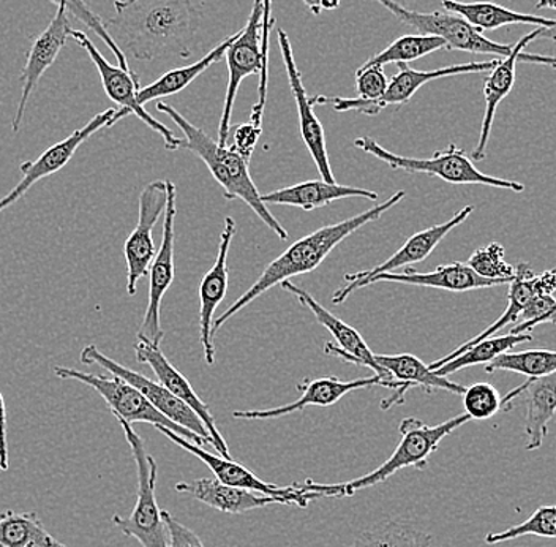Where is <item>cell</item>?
I'll return each instance as SVG.
<instances>
[{
    "mask_svg": "<svg viewBox=\"0 0 556 547\" xmlns=\"http://www.w3.org/2000/svg\"><path fill=\"white\" fill-rule=\"evenodd\" d=\"M108 33L125 55L151 62L194 52L203 12L193 0H116Z\"/></svg>",
    "mask_w": 556,
    "mask_h": 547,
    "instance_id": "cell-1",
    "label": "cell"
},
{
    "mask_svg": "<svg viewBox=\"0 0 556 547\" xmlns=\"http://www.w3.org/2000/svg\"><path fill=\"white\" fill-rule=\"evenodd\" d=\"M406 197L405 190H400L392 195L384 203L377 204L375 208L368 209L363 214L354 215L346 221L326 225L316 229L304 238L295 240L293 246L288 247L280 257H277L273 263L267 264L266 270L260 275L258 281L249 288L235 304L226 312L222 313L217 320H214L212 326V337L222 330L226 322L232 319L236 313L241 312L243 308L260 298L263 293L270 290L283 281H290L294 275L308 274L315 271L323 261L328 258L329 253L343 243L348 236L356 233L357 229L368 225V223L378 221L384 212L399 204Z\"/></svg>",
    "mask_w": 556,
    "mask_h": 547,
    "instance_id": "cell-2",
    "label": "cell"
},
{
    "mask_svg": "<svg viewBox=\"0 0 556 547\" xmlns=\"http://www.w3.org/2000/svg\"><path fill=\"white\" fill-rule=\"evenodd\" d=\"M156 111L166 114L177 127L182 130L184 139L180 149L193 152L200 157L211 172L218 186L224 188L226 200H242L253 212L263 221L264 225L269 226L281 240L288 239L287 229L274 217L267 204H264L263 198L252 176L249 172V162L241 154L228 146H220L214 141L203 128L197 127L187 121L176 108L165 102L156 103Z\"/></svg>",
    "mask_w": 556,
    "mask_h": 547,
    "instance_id": "cell-3",
    "label": "cell"
},
{
    "mask_svg": "<svg viewBox=\"0 0 556 547\" xmlns=\"http://www.w3.org/2000/svg\"><path fill=\"white\" fill-rule=\"evenodd\" d=\"M468 421H471V418L467 413L458 414V417L451 418L437 426H429L417 418H405L400 423L399 432L402 438H400L397 448L392 452L391 458L381 463L374 472L356 480L346 481V483L318 484L307 480L305 483L298 484V487L305 493L316 494L318 498L351 497L359 490L370 489L377 484L384 483L400 470L409 469V467H415L417 470L426 469L430 456L437 451L441 442L458 427L465 426Z\"/></svg>",
    "mask_w": 556,
    "mask_h": 547,
    "instance_id": "cell-4",
    "label": "cell"
},
{
    "mask_svg": "<svg viewBox=\"0 0 556 547\" xmlns=\"http://www.w3.org/2000/svg\"><path fill=\"white\" fill-rule=\"evenodd\" d=\"M125 434V440L131 449L135 465H137L138 494L137 504L128 518L116 514L113 524L125 536L137 539L142 547H169L168 531L163 521V511L156 504V463L155 459L146 451L144 442L135 432L131 424L117 420Z\"/></svg>",
    "mask_w": 556,
    "mask_h": 547,
    "instance_id": "cell-5",
    "label": "cell"
},
{
    "mask_svg": "<svg viewBox=\"0 0 556 547\" xmlns=\"http://www.w3.org/2000/svg\"><path fill=\"white\" fill-rule=\"evenodd\" d=\"M354 146L367 154L377 157L392 170H405L409 173H426L430 176L440 177L444 183L454 184V186H486L504 188V190L521 194L525 186L517 181L503 179V177L489 176V174L479 172L472 163L471 157H468L464 149L450 145L444 151L434 152L430 159H413V157H403L392 154L388 149L378 145L375 139L363 137L354 141Z\"/></svg>",
    "mask_w": 556,
    "mask_h": 547,
    "instance_id": "cell-6",
    "label": "cell"
},
{
    "mask_svg": "<svg viewBox=\"0 0 556 547\" xmlns=\"http://www.w3.org/2000/svg\"><path fill=\"white\" fill-rule=\"evenodd\" d=\"M280 285L281 290L293 295L304 308L311 310L315 319L318 320L319 325L325 326L336 337L337 344L328 343L325 345L326 355L371 369L375 375L381 376L382 380L391 383L394 394L382 400L381 410H391L405 402L406 393L403 383L394 380V376L378 364L377 360H375V355L371 353L370 348L365 344L364 337L353 326L346 325L345 322L337 319L325 306L319 304L311 293L305 291L299 285H294L293 282L283 281Z\"/></svg>",
    "mask_w": 556,
    "mask_h": 547,
    "instance_id": "cell-7",
    "label": "cell"
},
{
    "mask_svg": "<svg viewBox=\"0 0 556 547\" xmlns=\"http://www.w3.org/2000/svg\"><path fill=\"white\" fill-rule=\"evenodd\" d=\"M498 64V59H490L484 62H468V64L450 65V67L437 70H416L408 67V64H397L399 73H395L389 79L388 89L384 96L377 102H367V100L357 99V97H311L313 107L315 104H330L337 113H346V111H357L365 116H377L388 107H402L416 96L420 87L429 85L430 82L441 78H450V76L469 75V73H484L493 70Z\"/></svg>",
    "mask_w": 556,
    "mask_h": 547,
    "instance_id": "cell-8",
    "label": "cell"
},
{
    "mask_svg": "<svg viewBox=\"0 0 556 547\" xmlns=\"http://www.w3.org/2000/svg\"><path fill=\"white\" fill-rule=\"evenodd\" d=\"M54 374L62 380H75V382L83 383L99 393L116 420H124L128 424L148 423L154 427H166L186 440L200 446L206 445L189 428L177 426L165 414L160 413L137 388H134L130 383L124 382L119 376L108 378V376L87 374L78 369L62 368V365L54 368Z\"/></svg>",
    "mask_w": 556,
    "mask_h": 547,
    "instance_id": "cell-9",
    "label": "cell"
},
{
    "mask_svg": "<svg viewBox=\"0 0 556 547\" xmlns=\"http://www.w3.org/2000/svg\"><path fill=\"white\" fill-rule=\"evenodd\" d=\"M382 9L397 17L400 23L413 27L422 35H434L446 41V50L471 52V54L509 58L516 45H502L486 38L482 30L450 12L419 13L400 5L395 0H377Z\"/></svg>",
    "mask_w": 556,
    "mask_h": 547,
    "instance_id": "cell-10",
    "label": "cell"
},
{
    "mask_svg": "<svg viewBox=\"0 0 556 547\" xmlns=\"http://www.w3.org/2000/svg\"><path fill=\"white\" fill-rule=\"evenodd\" d=\"M70 38H73V40L89 54L90 61L96 65L100 79H102L104 92L110 97V100H113V102L117 104V113L114 114L113 121H111V127L124 120V117L134 114V116L144 122L151 130H154L155 134H159L160 137L163 138L165 148L168 149V151L180 149L182 139L177 138L172 128L156 121L155 117H152V114H149L148 111L144 110V107L138 103L137 96L139 89H141V86H139L141 83H139L137 73L125 72L119 65H111L110 62L100 54V51L97 50L92 40H90L85 33H81V30H70Z\"/></svg>",
    "mask_w": 556,
    "mask_h": 547,
    "instance_id": "cell-11",
    "label": "cell"
},
{
    "mask_svg": "<svg viewBox=\"0 0 556 547\" xmlns=\"http://www.w3.org/2000/svg\"><path fill=\"white\" fill-rule=\"evenodd\" d=\"M79 360H81L85 365H99V368L104 369L108 374L119 376L124 382L130 383V385L137 388L160 413L165 414L169 421H173L177 426L189 428V431L198 435L204 444L212 445L211 435H208L207 428L204 426L203 421L200 420V417H198L187 403H184L182 400L173 396L165 386L146 378L144 375L138 374V372L131 371V369L124 368L119 362L111 360L110 357L103 355L102 351L97 348V345L93 344L83 348Z\"/></svg>",
    "mask_w": 556,
    "mask_h": 547,
    "instance_id": "cell-12",
    "label": "cell"
},
{
    "mask_svg": "<svg viewBox=\"0 0 556 547\" xmlns=\"http://www.w3.org/2000/svg\"><path fill=\"white\" fill-rule=\"evenodd\" d=\"M166 194H168V200H166L165 221H163L162 244L149 268L148 308L137 336L159 347L165 337V331L160 323V310H162L163 298L174 281V239H176L174 223L177 215V190L173 181H166Z\"/></svg>",
    "mask_w": 556,
    "mask_h": 547,
    "instance_id": "cell-13",
    "label": "cell"
},
{
    "mask_svg": "<svg viewBox=\"0 0 556 547\" xmlns=\"http://www.w3.org/2000/svg\"><path fill=\"white\" fill-rule=\"evenodd\" d=\"M261 26H263V0H255L247 26L239 30L238 38L225 52L226 64H228V86H226L220 127H218V145L220 146H228L232 108H235L239 86L247 76L261 75L263 72Z\"/></svg>",
    "mask_w": 556,
    "mask_h": 547,
    "instance_id": "cell-14",
    "label": "cell"
},
{
    "mask_svg": "<svg viewBox=\"0 0 556 547\" xmlns=\"http://www.w3.org/2000/svg\"><path fill=\"white\" fill-rule=\"evenodd\" d=\"M166 200V181L148 184L139 195L138 223L124 244L127 291L130 296L137 295L138 282L149 275V268L156 256L152 232L160 215L165 212Z\"/></svg>",
    "mask_w": 556,
    "mask_h": 547,
    "instance_id": "cell-15",
    "label": "cell"
},
{
    "mask_svg": "<svg viewBox=\"0 0 556 547\" xmlns=\"http://www.w3.org/2000/svg\"><path fill=\"white\" fill-rule=\"evenodd\" d=\"M472 211H475V206H465L451 221L430 226V228L422 229V232L413 235L412 238L400 247L394 256L389 257L388 260L382 261L378 266L361 271V273L346 274V285L333 293L332 304H343L348 296L353 295L359 288L367 287L368 281L374 278L375 275L394 273L400 268H408L409 264L420 263V261L426 260L440 246L441 240L450 235L452 229L457 228L458 225L467 221Z\"/></svg>",
    "mask_w": 556,
    "mask_h": 547,
    "instance_id": "cell-16",
    "label": "cell"
},
{
    "mask_svg": "<svg viewBox=\"0 0 556 547\" xmlns=\"http://www.w3.org/2000/svg\"><path fill=\"white\" fill-rule=\"evenodd\" d=\"M116 113L117 108H108L106 111L97 114V116L87 122L85 127L78 128V130L68 135L67 138L52 145L34 162L21 163V181L5 197L0 198V212L5 211L7 208L21 200L38 181L47 179V177L61 172L64 166H67V163L76 154L83 142L87 141L97 132L102 130V128L111 127V121H113Z\"/></svg>",
    "mask_w": 556,
    "mask_h": 547,
    "instance_id": "cell-17",
    "label": "cell"
},
{
    "mask_svg": "<svg viewBox=\"0 0 556 547\" xmlns=\"http://www.w3.org/2000/svg\"><path fill=\"white\" fill-rule=\"evenodd\" d=\"M541 27L533 33L523 35L516 43V50L509 58L498 59V64L490 70L489 76L484 83L485 111L482 120L481 135H479L478 145L472 151L471 160L481 162L485 159L486 146H489L490 134H492L493 121H495L496 110L500 103L509 96L510 90L516 85V65L519 62H530V64L545 65V67L556 69V55L530 54L525 52V47L539 38Z\"/></svg>",
    "mask_w": 556,
    "mask_h": 547,
    "instance_id": "cell-18",
    "label": "cell"
},
{
    "mask_svg": "<svg viewBox=\"0 0 556 547\" xmlns=\"http://www.w3.org/2000/svg\"><path fill=\"white\" fill-rule=\"evenodd\" d=\"M556 291V268L554 270L544 271L541 274H534L531 270L530 264L519 263L516 268V274H514L513 281L509 282V291H507V308L504 310L503 315L500 316L496 322L482 331L478 336L472 337L471 340L455 348L452 353L447 357L441 358V360L432 362L429 365L430 371H437L441 365L446 364L451 360H454L458 355L464 353L468 350L471 345L481 343V340L489 339L493 334L498 333L504 326L516 323L519 320L525 309L539 298V296L554 295Z\"/></svg>",
    "mask_w": 556,
    "mask_h": 547,
    "instance_id": "cell-19",
    "label": "cell"
},
{
    "mask_svg": "<svg viewBox=\"0 0 556 547\" xmlns=\"http://www.w3.org/2000/svg\"><path fill=\"white\" fill-rule=\"evenodd\" d=\"M277 38L285 70H287L288 83H290L291 92H293L295 104H298L299 128H301V137L304 139L305 148L311 152L321 179L326 181V183H336L332 170H330L325 128H323L321 122L316 117L311 96H308L304 83H302V75L294 61L290 37L280 27V29H277Z\"/></svg>",
    "mask_w": 556,
    "mask_h": 547,
    "instance_id": "cell-20",
    "label": "cell"
},
{
    "mask_svg": "<svg viewBox=\"0 0 556 547\" xmlns=\"http://www.w3.org/2000/svg\"><path fill=\"white\" fill-rule=\"evenodd\" d=\"M135 355H137L138 362L149 365L154 372L160 385L165 386L173 396L182 400L184 403L190 407L194 413L200 417L206 426L208 435H211L212 446L215 451L225 459H231L228 445H226L224 435L218 431L217 423L212 417L211 409L206 403L201 400V397L194 393L193 386L190 385L189 380L186 378L176 368L168 361V358L160 350L159 345L149 343V340L138 337L135 344Z\"/></svg>",
    "mask_w": 556,
    "mask_h": 547,
    "instance_id": "cell-21",
    "label": "cell"
},
{
    "mask_svg": "<svg viewBox=\"0 0 556 547\" xmlns=\"http://www.w3.org/2000/svg\"><path fill=\"white\" fill-rule=\"evenodd\" d=\"M70 30H72V26H70L67 10L58 7V12H55L51 23L48 24L43 33L35 38L33 47L27 52L26 64H24L20 78V102H17V110L12 122V130L15 134L20 132L21 124H23L27 103H29L35 87L40 83L41 76L47 73V70L52 67L59 52L67 43Z\"/></svg>",
    "mask_w": 556,
    "mask_h": 547,
    "instance_id": "cell-22",
    "label": "cell"
},
{
    "mask_svg": "<svg viewBox=\"0 0 556 547\" xmlns=\"http://www.w3.org/2000/svg\"><path fill=\"white\" fill-rule=\"evenodd\" d=\"M160 432H162L165 437H168L173 444L180 446V448L186 449V451L191 452V455L197 456L198 459H201L211 472L214 473L215 478L220 481V483L226 484V486L232 487H241V489H250V490H258V493L269 494V496H278V497H293L295 501H298V507L305 508L308 505V501L316 500L318 496L313 493H305L301 487H298V484H293V486H276V484L266 483V481L260 480L255 473L250 472L247 467H243L242 463L231 461V459L222 458L220 455L215 456L211 455V452L204 451L200 445L193 444V442L186 440V438L177 435L176 432L169 431V428L156 426Z\"/></svg>",
    "mask_w": 556,
    "mask_h": 547,
    "instance_id": "cell-23",
    "label": "cell"
},
{
    "mask_svg": "<svg viewBox=\"0 0 556 547\" xmlns=\"http://www.w3.org/2000/svg\"><path fill=\"white\" fill-rule=\"evenodd\" d=\"M371 386H382V388H392L391 383L382 380L381 376L374 375L367 378L351 380V382H343V380L336 378V376H326V378L304 380L298 386L302 396L294 402L287 403V406L276 407L269 410H236L232 418L236 420H276V418L288 417L295 411L307 409V407H330L336 406L342 397L346 394L356 391V389H367Z\"/></svg>",
    "mask_w": 556,
    "mask_h": 547,
    "instance_id": "cell-24",
    "label": "cell"
},
{
    "mask_svg": "<svg viewBox=\"0 0 556 547\" xmlns=\"http://www.w3.org/2000/svg\"><path fill=\"white\" fill-rule=\"evenodd\" d=\"M176 490L225 514L250 513V511L260 510L269 505H295L298 507V501L293 497L269 496V494L258 493V490L226 486L217 478L184 481V483L176 484Z\"/></svg>",
    "mask_w": 556,
    "mask_h": 547,
    "instance_id": "cell-25",
    "label": "cell"
},
{
    "mask_svg": "<svg viewBox=\"0 0 556 547\" xmlns=\"http://www.w3.org/2000/svg\"><path fill=\"white\" fill-rule=\"evenodd\" d=\"M235 233V219L226 217L220 246H218L217 260L200 284V340L203 345L204 360L208 365L215 362L212 326H214L215 310L224 302L226 291H228V253L231 249Z\"/></svg>",
    "mask_w": 556,
    "mask_h": 547,
    "instance_id": "cell-26",
    "label": "cell"
},
{
    "mask_svg": "<svg viewBox=\"0 0 556 547\" xmlns=\"http://www.w3.org/2000/svg\"><path fill=\"white\" fill-rule=\"evenodd\" d=\"M527 393V414H525V437L527 451H534L544 445L548 435V424L556 414V372L542 378L527 380L519 388L502 397V410L513 409V402Z\"/></svg>",
    "mask_w": 556,
    "mask_h": 547,
    "instance_id": "cell-27",
    "label": "cell"
},
{
    "mask_svg": "<svg viewBox=\"0 0 556 547\" xmlns=\"http://www.w3.org/2000/svg\"><path fill=\"white\" fill-rule=\"evenodd\" d=\"M380 282H395V284L416 285V287L438 288L452 293H467L484 290V288L498 287L506 282L489 281L476 274L468 264L451 263L438 266L432 273H417V271L405 270L403 273H386L375 275L368 281L367 287Z\"/></svg>",
    "mask_w": 556,
    "mask_h": 547,
    "instance_id": "cell-28",
    "label": "cell"
},
{
    "mask_svg": "<svg viewBox=\"0 0 556 547\" xmlns=\"http://www.w3.org/2000/svg\"><path fill=\"white\" fill-rule=\"evenodd\" d=\"M261 198H263L264 204L294 206L304 211H313V209L325 208V206L343 200V198H365V200L375 201L378 194L365 190V188L340 186L337 183L318 179L278 188L270 194L261 195Z\"/></svg>",
    "mask_w": 556,
    "mask_h": 547,
    "instance_id": "cell-29",
    "label": "cell"
},
{
    "mask_svg": "<svg viewBox=\"0 0 556 547\" xmlns=\"http://www.w3.org/2000/svg\"><path fill=\"white\" fill-rule=\"evenodd\" d=\"M441 5L446 12L464 17L476 29L496 30L513 24H533L542 29H552L556 26V20L530 15V13L514 12L506 7L492 2H457V0H441Z\"/></svg>",
    "mask_w": 556,
    "mask_h": 547,
    "instance_id": "cell-30",
    "label": "cell"
},
{
    "mask_svg": "<svg viewBox=\"0 0 556 547\" xmlns=\"http://www.w3.org/2000/svg\"><path fill=\"white\" fill-rule=\"evenodd\" d=\"M375 360L384 371L394 376V380L403 383L405 393L419 386V388L426 389L427 393L441 389V391L462 396L465 388H467V386L451 382L447 376L434 374L433 371H430L429 365L424 364L415 355H375Z\"/></svg>",
    "mask_w": 556,
    "mask_h": 547,
    "instance_id": "cell-31",
    "label": "cell"
},
{
    "mask_svg": "<svg viewBox=\"0 0 556 547\" xmlns=\"http://www.w3.org/2000/svg\"><path fill=\"white\" fill-rule=\"evenodd\" d=\"M238 35L239 33L226 38L218 47H215L214 50L204 55L203 59H200V61L194 62V64L169 70V72L160 76L152 85L141 87L137 96L138 103L144 107L146 103L154 102V100L162 99V97L174 96V94H179L180 90L189 87L198 76L203 75L215 62L222 61L225 58L226 50L231 47L232 41L238 38Z\"/></svg>",
    "mask_w": 556,
    "mask_h": 547,
    "instance_id": "cell-32",
    "label": "cell"
},
{
    "mask_svg": "<svg viewBox=\"0 0 556 547\" xmlns=\"http://www.w3.org/2000/svg\"><path fill=\"white\" fill-rule=\"evenodd\" d=\"M67 547L45 529L35 513L7 511L0 515V547Z\"/></svg>",
    "mask_w": 556,
    "mask_h": 547,
    "instance_id": "cell-33",
    "label": "cell"
},
{
    "mask_svg": "<svg viewBox=\"0 0 556 547\" xmlns=\"http://www.w3.org/2000/svg\"><path fill=\"white\" fill-rule=\"evenodd\" d=\"M525 343H533L531 333H510L500 337L492 336L489 339L481 340V343L471 345L464 353L458 355L454 360L446 362V364L441 365L440 369L433 372L440 376H447L462 371V369L472 368V365H486L495 360V358H498L500 355L506 353V351L513 350L517 345Z\"/></svg>",
    "mask_w": 556,
    "mask_h": 547,
    "instance_id": "cell-34",
    "label": "cell"
},
{
    "mask_svg": "<svg viewBox=\"0 0 556 547\" xmlns=\"http://www.w3.org/2000/svg\"><path fill=\"white\" fill-rule=\"evenodd\" d=\"M506 371L527 376L528 380L542 378L555 374L556 351L527 350L506 351L485 365L486 374Z\"/></svg>",
    "mask_w": 556,
    "mask_h": 547,
    "instance_id": "cell-35",
    "label": "cell"
},
{
    "mask_svg": "<svg viewBox=\"0 0 556 547\" xmlns=\"http://www.w3.org/2000/svg\"><path fill=\"white\" fill-rule=\"evenodd\" d=\"M446 48V41L434 35H403L397 40L378 52L374 58L368 59L364 65H377L384 67L388 64H408L417 59L426 58L434 51Z\"/></svg>",
    "mask_w": 556,
    "mask_h": 547,
    "instance_id": "cell-36",
    "label": "cell"
},
{
    "mask_svg": "<svg viewBox=\"0 0 556 547\" xmlns=\"http://www.w3.org/2000/svg\"><path fill=\"white\" fill-rule=\"evenodd\" d=\"M433 536L406 522L389 521L364 532L350 547H430Z\"/></svg>",
    "mask_w": 556,
    "mask_h": 547,
    "instance_id": "cell-37",
    "label": "cell"
},
{
    "mask_svg": "<svg viewBox=\"0 0 556 547\" xmlns=\"http://www.w3.org/2000/svg\"><path fill=\"white\" fill-rule=\"evenodd\" d=\"M539 536V538L556 539V505L539 507L527 521L513 525L506 531L489 533L485 536L486 545L513 542L521 536Z\"/></svg>",
    "mask_w": 556,
    "mask_h": 547,
    "instance_id": "cell-38",
    "label": "cell"
},
{
    "mask_svg": "<svg viewBox=\"0 0 556 547\" xmlns=\"http://www.w3.org/2000/svg\"><path fill=\"white\" fill-rule=\"evenodd\" d=\"M50 2L55 3L58 7H62V9L67 10L70 15L75 16L79 23L85 24L87 29L92 30L93 34L99 35L100 38L104 41L110 51L113 52L114 58H116L117 65L121 69H124L125 72H131L130 65H128L127 55L121 51V48L117 47L116 41L111 38L110 33H108L106 26H104V21L102 17L97 15L92 9L85 2V0H50Z\"/></svg>",
    "mask_w": 556,
    "mask_h": 547,
    "instance_id": "cell-39",
    "label": "cell"
},
{
    "mask_svg": "<svg viewBox=\"0 0 556 547\" xmlns=\"http://www.w3.org/2000/svg\"><path fill=\"white\" fill-rule=\"evenodd\" d=\"M468 266L481 277L489 281H503L506 284H509L516 274V268L504 260V247L498 243H492L476 250L469 257Z\"/></svg>",
    "mask_w": 556,
    "mask_h": 547,
    "instance_id": "cell-40",
    "label": "cell"
},
{
    "mask_svg": "<svg viewBox=\"0 0 556 547\" xmlns=\"http://www.w3.org/2000/svg\"><path fill=\"white\" fill-rule=\"evenodd\" d=\"M462 397H464L465 413L471 420H490L502 410V396H500L498 389L490 383H475L465 388Z\"/></svg>",
    "mask_w": 556,
    "mask_h": 547,
    "instance_id": "cell-41",
    "label": "cell"
},
{
    "mask_svg": "<svg viewBox=\"0 0 556 547\" xmlns=\"http://www.w3.org/2000/svg\"><path fill=\"white\" fill-rule=\"evenodd\" d=\"M276 17L273 16V0H263V26H261V58H263V72L260 75L258 102L253 104L250 122L261 127L264 108L267 99V67H269V40Z\"/></svg>",
    "mask_w": 556,
    "mask_h": 547,
    "instance_id": "cell-42",
    "label": "cell"
},
{
    "mask_svg": "<svg viewBox=\"0 0 556 547\" xmlns=\"http://www.w3.org/2000/svg\"><path fill=\"white\" fill-rule=\"evenodd\" d=\"M389 79L377 65H363L356 72L357 99L377 102L384 96Z\"/></svg>",
    "mask_w": 556,
    "mask_h": 547,
    "instance_id": "cell-43",
    "label": "cell"
},
{
    "mask_svg": "<svg viewBox=\"0 0 556 547\" xmlns=\"http://www.w3.org/2000/svg\"><path fill=\"white\" fill-rule=\"evenodd\" d=\"M261 132H263V127H258L252 122H245V124H239L236 127L231 125V130H229V135H232L231 148L249 163L252 160L256 145H258Z\"/></svg>",
    "mask_w": 556,
    "mask_h": 547,
    "instance_id": "cell-44",
    "label": "cell"
},
{
    "mask_svg": "<svg viewBox=\"0 0 556 547\" xmlns=\"http://www.w3.org/2000/svg\"><path fill=\"white\" fill-rule=\"evenodd\" d=\"M555 310L556 298H554V295L539 296V298L534 299V301L525 309V312L521 313L523 322H521L520 325L514 326L510 333H531V330H534V323H536L541 316H544L545 313L555 312Z\"/></svg>",
    "mask_w": 556,
    "mask_h": 547,
    "instance_id": "cell-45",
    "label": "cell"
},
{
    "mask_svg": "<svg viewBox=\"0 0 556 547\" xmlns=\"http://www.w3.org/2000/svg\"><path fill=\"white\" fill-rule=\"evenodd\" d=\"M163 521H165L166 531H168L169 547H204L200 536L191 529L180 524L168 511H163Z\"/></svg>",
    "mask_w": 556,
    "mask_h": 547,
    "instance_id": "cell-46",
    "label": "cell"
},
{
    "mask_svg": "<svg viewBox=\"0 0 556 547\" xmlns=\"http://www.w3.org/2000/svg\"><path fill=\"white\" fill-rule=\"evenodd\" d=\"M0 470H9V440H7V407L0 393Z\"/></svg>",
    "mask_w": 556,
    "mask_h": 547,
    "instance_id": "cell-47",
    "label": "cell"
},
{
    "mask_svg": "<svg viewBox=\"0 0 556 547\" xmlns=\"http://www.w3.org/2000/svg\"><path fill=\"white\" fill-rule=\"evenodd\" d=\"M305 7L313 13V15H321V0H304Z\"/></svg>",
    "mask_w": 556,
    "mask_h": 547,
    "instance_id": "cell-48",
    "label": "cell"
},
{
    "mask_svg": "<svg viewBox=\"0 0 556 547\" xmlns=\"http://www.w3.org/2000/svg\"><path fill=\"white\" fill-rule=\"evenodd\" d=\"M542 323H556V310L555 312L545 313L544 316H541V319L538 320L536 323H534V327L538 325H542Z\"/></svg>",
    "mask_w": 556,
    "mask_h": 547,
    "instance_id": "cell-49",
    "label": "cell"
},
{
    "mask_svg": "<svg viewBox=\"0 0 556 547\" xmlns=\"http://www.w3.org/2000/svg\"><path fill=\"white\" fill-rule=\"evenodd\" d=\"M539 38H547V40L556 41V26L552 27V29H542L541 27Z\"/></svg>",
    "mask_w": 556,
    "mask_h": 547,
    "instance_id": "cell-50",
    "label": "cell"
},
{
    "mask_svg": "<svg viewBox=\"0 0 556 547\" xmlns=\"http://www.w3.org/2000/svg\"><path fill=\"white\" fill-rule=\"evenodd\" d=\"M340 2H342V0H321V9L323 10L339 9Z\"/></svg>",
    "mask_w": 556,
    "mask_h": 547,
    "instance_id": "cell-51",
    "label": "cell"
},
{
    "mask_svg": "<svg viewBox=\"0 0 556 547\" xmlns=\"http://www.w3.org/2000/svg\"><path fill=\"white\" fill-rule=\"evenodd\" d=\"M536 9L556 10V0H539Z\"/></svg>",
    "mask_w": 556,
    "mask_h": 547,
    "instance_id": "cell-52",
    "label": "cell"
},
{
    "mask_svg": "<svg viewBox=\"0 0 556 547\" xmlns=\"http://www.w3.org/2000/svg\"><path fill=\"white\" fill-rule=\"evenodd\" d=\"M33 547H35V546H33Z\"/></svg>",
    "mask_w": 556,
    "mask_h": 547,
    "instance_id": "cell-53",
    "label": "cell"
}]
</instances>
